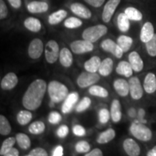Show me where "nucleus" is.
<instances>
[{
  "label": "nucleus",
  "mask_w": 156,
  "mask_h": 156,
  "mask_svg": "<svg viewBox=\"0 0 156 156\" xmlns=\"http://www.w3.org/2000/svg\"><path fill=\"white\" fill-rule=\"evenodd\" d=\"M148 54L151 56H156V34H154L149 41L145 43Z\"/></svg>",
  "instance_id": "58836bf2"
},
{
  "label": "nucleus",
  "mask_w": 156,
  "mask_h": 156,
  "mask_svg": "<svg viewBox=\"0 0 156 156\" xmlns=\"http://www.w3.org/2000/svg\"><path fill=\"white\" fill-rule=\"evenodd\" d=\"M16 142V138L12 137V136L6 139L5 141L3 142L2 145L1 146V149H0V155L5 156L7 152H8L12 147H13V146H14Z\"/></svg>",
  "instance_id": "f704fd0d"
},
{
  "label": "nucleus",
  "mask_w": 156,
  "mask_h": 156,
  "mask_svg": "<svg viewBox=\"0 0 156 156\" xmlns=\"http://www.w3.org/2000/svg\"><path fill=\"white\" fill-rule=\"evenodd\" d=\"M115 136H116V132H115L114 129H108L100 134V135L98 136L97 139V142L99 144L108 143V142H111L114 139Z\"/></svg>",
  "instance_id": "cd10ccee"
},
{
  "label": "nucleus",
  "mask_w": 156,
  "mask_h": 156,
  "mask_svg": "<svg viewBox=\"0 0 156 156\" xmlns=\"http://www.w3.org/2000/svg\"><path fill=\"white\" fill-rule=\"evenodd\" d=\"M73 131L74 134L78 136H83L84 135H85V133H86L85 128H84L83 126H82L81 125H78V124L74 126Z\"/></svg>",
  "instance_id": "de8ad7c7"
},
{
  "label": "nucleus",
  "mask_w": 156,
  "mask_h": 156,
  "mask_svg": "<svg viewBox=\"0 0 156 156\" xmlns=\"http://www.w3.org/2000/svg\"><path fill=\"white\" fill-rule=\"evenodd\" d=\"M8 15L7 7L3 0H0V19L3 20Z\"/></svg>",
  "instance_id": "a18cd8bd"
},
{
  "label": "nucleus",
  "mask_w": 156,
  "mask_h": 156,
  "mask_svg": "<svg viewBox=\"0 0 156 156\" xmlns=\"http://www.w3.org/2000/svg\"><path fill=\"white\" fill-rule=\"evenodd\" d=\"M33 118L32 113L29 111H20L17 115V122L19 123L20 125H26L29 122H30Z\"/></svg>",
  "instance_id": "7c9ffc66"
},
{
  "label": "nucleus",
  "mask_w": 156,
  "mask_h": 156,
  "mask_svg": "<svg viewBox=\"0 0 156 156\" xmlns=\"http://www.w3.org/2000/svg\"><path fill=\"white\" fill-rule=\"evenodd\" d=\"M70 9L74 14L84 19H90L92 16V13L87 7L80 3H73L70 6Z\"/></svg>",
  "instance_id": "2eb2a0df"
},
{
  "label": "nucleus",
  "mask_w": 156,
  "mask_h": 156,
  "mask_svg": "<svg viewBox=\"0 0 156 156\" xmlns=\"http://www.w3.org/2000/svg\"><path fill=\"white\" fill-rule=\"evenodd\" d=\"M130 132L134 137L143 142L151 140L153 135L151 130L143 124V123H140L138 121H135L130 126Z\"/></svg>",
  "instance_id": "20e7f679"
},
{
  "label": "nucleus",
  "mask_w": 156,
  "mask_h": 156,
  "mask_svg": "<svg viewBox=\"0 0 156 156\" xmlns=\"http://www.w3.org/2000/svg\"><path fill=\"white\" fill-rule=\"evenodd\" d=\"M133 40L131 37L127 36H120L117 39V44L124 52L128 51L131 48Z\"/></svg>",
  "instance_id": "c756f323"
},
{
  "label": "nucleus",
  "mask_w": 156,
  "mask_h": 156,
  "mask_svg": "<svg viewBox=\"0 0 156 156\" xmlns=\"http://www.w3.org/2000/svg\"><path fill=\"white\" fill-rule=\"evenodd\" d=\"M24 25L28 30L34 33L38 32L41 29V23L40 20L32 17H28L25 20Z\"/></svg>",
  "instance_id": "a878e982"
},
{
  "label": "nucleus",
  "mask_w": 156,
  "mask_h": 156,
  "mask_svg": "<svg viewBox=\"0 0 156 156\" xmlns=\"http://www.w3.org/2000/svg\"><path fill=\"white\" fill-rule=\"evenodd\" d=\"M46 87V83L44 80L38 79L33 82L23 95L22 101L23 106L30 111L38 108L41 105Z\"/></svg>",
  "instance_id": "f257e3e1"
},
{
  "label": "nucleus",
  "mask_w": 156,
  "mask_h": 156,
  "mask_svg": "<svg viewBox=\"0 0 156 156\" xmlns=\"http://www.w3.org/2000/svg\"><path fill=\"white\" fill-rule=\"evenodd\" d=\"M124 13L129 17V19L131 20L140 21L142 19V14L141 12L138 10L137 9L134 8V7H127L124 11Z\"/></svg>",
  "instance_id": "473e14b6"
},
{
  "label": "nucleus",
  "mask_w": 156,
  "mask_h": 156,
  "mask_svg": "<svg viewBox=\"0 0 156 156\" xmlns=\"http://www.w3.org/2000/svg\"><path fill=\"white\" fill-rule=\"evenodd\" d=\"M111 116L114 122L117 123L120 122L122 119V106L119 101L115 99L112 101V106H111Z\"/></svg>",
  "instance_id": "412c9836"
},
{
  "label": "nucleus",
  "mask_w": 156,
  "mask_h": 156,
  "mask_svg": "<svg viewBox=\"0 0 156 156\" xmlns=\"http://www.w3.org/2000/svg\"><path fill=\"white\" fill-rule=\"evenodd\" d=\"M103 153L98 148H95L92 151L90 152L89 153L85 154V156H102Z\"/></svg>",
  "instance_id": "3c124183"
},
{
  "label": "nucleus",
  "mask_w": 156,
  "mask_h": 156,
  "mask_svg": "<svg viewBox=\"0 0 156 156\" xmlns=\"http://www.w3.org/2000/svg\"><path fill=\"white\" fill-rule=\"evenodd\" d=\"M130 95L134 100H139L143 95V90L140 80L136 77H131L129 80Z\"/></svg>",
  "instance_id": "1a4fd4ad"
},
{
  "label": "nucleus",
  "mask_w": 156,
  "mask_h": 156,
  "mask_svg": "<svg viewBox=\"0 0 156 156\" xmlns=\"http://www.w3.org/2000/svg\"><path fill=\"white\" fill-rule=\"evenodd\" d=\"M70 48L75 54H82L92 51L94 46H93L92 42L83 39V40L75 41L71 43Z\"/></svg>",
  "instance_id": "0eeeda50"
},
{
  "label": "nucleus",
  "mask_w": 156,
  "mask_h": 156,
  "mask_svg": "<svg viewBox=\"0 0 156 156\" xmlns=\"http://www.w3.org/2000/svg\"><path fill=\"white\" fill-rule=\"evenodd\" d=\"M147 156H156V146L153 147L150 151L147 153Z\"/></svg>",
  "instance_id": "6e6d98bb"
},
{
  "label": "nucleus",
  "mask_w": 156,
  "mask_h": 156,
  "mask_svg": "<svg viewBox=\"0 0 156 156\" xmlns=\"http://www.w3.org/2000/svg\"><path fill=\"white\" fill-rule=\"evenodd\" d=\"M124 150L129 156H137L140 153V147L139 145L133 139L128 138L123 142Z\"/></svg>",
  "instance_id": "ddd939ff"
},
{
  "label": "nucleus",
  "mask_w": 156,
  "mask_h": 156,
  "mask_svg": "<svg viewBox=\"0 0 156 156\" xmlns=\"http://www.w3.org/2000/svg\"><path fill=\"white\" fill-rule=\"evenodd\" d=\"M48 153L44 148L36 147L32 150L30 153L28 154V156H47Z\"/></svg>",
  "instance_id": "c03bdc74"
},
{
  "label": "nucleus",
  "mask_w": 156,
  "mask_h": 156,
  "mask_svg": "<svg viewBox=\"0 0 156 156\" xmlns=\"http://www.w3.org/2000/svg\"><path fill=\"white\" fill-rule=\"evenodd\" d=\"M90 149V145L86 141H80L75 145V150L79 153H86Z\"/></svg>",
  "instance_id": "a19ab883"
},
{
  "label": "nucleus",
  "mask_w": 156,
  "mask_h": 156,
  "mask_svg": "<svg viewBox=\"0 0 156 156\" xmlns=\"http://www.w3.org/2000/svg\"><path fill=\"white\" fill-rule=\"evenodd\" d=\"M89 93L93 96H97L100 98H106L108 95V92L104 87L99 86V85H93L90 87Z\"/></svg>",
  "instance_id": "2f4dec72"
},
{
  "label": "nucleus",
  "mask_w": 156,
  "mask_h": 156,
  "mask_svg": "<svg viewBox=\"0 0 156 156\" xmlns=\"http://www.w3.org/2000/svg\"><path fill=\"white\" fill-rule=\"evenodd\" d=\"M63 152L64 149L63 147L61 145H58L54 148L53 151V153H52V155L53 156H62L63 155Z\"/></svg>",
  "instance_id": "8fccbe9b"
},
{
  "label": "nucleus",
  "mask_w": 156,
  "mask_h": 156,
  "mask_svg": "<svg viewBox=\"0 0 156 156\" xmlns=\"http://www.w3.org/2000/svg\"><path fill=\"white\" fill-rule=\"evenodd\" d=\"M154 27L150 22L145 23L143 25L140 32V40L143 43L149 41L154 36Z\"/></svg>",
  "instance_id": "a211bd4d"
},
{
  "label": "nucleus",
  "mask_w": 156,
  "mask_h": 156,
  "mask_svg": "<svg viewBox=\"0 0 156 156\" xmlns=\"http://www.w3.org/2000/svg\"><path fill=\"white\" fill-rule=\"evenodd\" d=\"M62 116L57 112H52L48 115V121L51 124H57L61 122Z\"/></svg>",
  "instance_id": "37998d69"
},
{
  "label": "nucleus",
  "mask_w": 156,
  "mask_h": 156,
  "mask_svg": "<svg viewBox=\"0 0 156 156\" xmlns=\"http://www.w3.org/2000/svg\"><path fill=\"white\" fill-rule=\"evenodd\" d=\"M133 69L129 62L126 61L120 62L117 65L116 72L119 75H123L126 77H130L133 74Z\"/></svg>",
  "instance_id": "4be33fe9"
},
{
  "label": "nucleus",
  "mask_w": 156,
  "mask_h": 156,
  "mask_svg": "<svg viewBox=\"0 0 156 156\" xmlns=\"http://www.w3.org/2000/svg\"><path fill=\"white\" fill-rule=\"evenodd\" d=\"M91 105V100L88 97H85L83 98L82 100L80 101V103H78L77 106H76V112L78 113L83 112L84 111H85Z\"/></svg>",
  "instance_id": "ea45409f"
},
{
  "label": "nucleus",
  "mask_w": 156,
  "mask_h": 156,
  "mask_svg": "<svg viewBox=\"0 0 156 156\" xmlns=\"http://www.w3.org/2000/svg\"><path fill=\"white\" fill-rule=\"evenodd\" d=\"M11 126L9 121L5 116H0V134L2 135H8L11 132Z\"/></svg>",
  "instance_id": "c9c22d12"
},
{
  "label": "nucleus",
  "mask_w": 156,
  "mask_h": 156,
  "mask_svg": "<svg viewBox=\"0 0 156 156\" xmlns=\"http://www.w3.org/2000/svg\"><path fill=\"white\" fill-rule=\"evenodd\" d=\"M120 2L121 0H108L103 10L102 19L103 22H110L113 15L114 14L115 10L120 4Z\"/></svg>",
  "instance_id": "9b49d317"
},
{
  "label": "nucleus",
  "mask_w": 156,
  "mask_h": 156,
  "mask_svg": "<svg viewBox=\"0 0 156 156\" xmlns=\"http://www.w3.org/2000/svg\"><path fill=\"white\" fill-rule=\"evenodd\" d=\"M12 7L18 9L21 6V0H7Z\"/></svg>",
  "instance_id": "603ef678"
},
{
  "label": "nucleus",
  "mask_w": 156,
  "mask_h": 156,
  "mask_svg": "<svg viewBox=\"0 0 156 156\" xmlns=\"http://www.w3.org/2000/svg\"><path fill=\"white\" fill-rule=\"evenodd\" d=\"M114 87L116 92L120 96L126 97L129 93V82L124 79H117L114 81Z\"/></svg>",
  "instance_id": "f3484780"
},
{
  "label": "nucleus",
  "mask_w": 156,
  "mask_h": 156,
  "mask_svg": "<svg viewBox=\"0 0 156 156\" xmlns=\"http://www.w3.org/2000/svg\"><path fill=\"white\" fill-rule=\"evenodd\" d=\"M146 93L151 94L156 91V77L153 73H148L145 78L143 84Z\"/></svg>",
  "instance_id": "aec40b11"
},
{
  "label": "nucleus",
  "mask_w": 156,
  "mask_h": 156,
  "mask_svg": "<svg viewBox=\"0 0 156 156\" xmlns=\"http://www.w3.org/2000/svg\"><path fill=\"white\" fill-rule=\"evenodd\" d=\"M18 83V78L14 73L7 74L1 81V88L5 90H9L13 89Z\"/></svg>",
  "instance_id": "4468645a"
},
{
  "label": "nucleus",
  "mask_w": 156,
  "mask_h": 156,
  "mask_svg": "<svg viewBox=\"0 0 156 156\" xmlns=\"http://www.w3.org/2000/svg\"><path fill=\"white\" fill-rule=\"evenodd\" d=\"M44 51V44L41 40L35 38L30 43L28 47V55L33 59H37L42 55Z\"/></svg>",
  "instance_id": "9d476101"
},
{
  "label": "nucleus",
  "mask_w": 156,
  "mask_h": 156,
  "mask_svg": "<svg viewBox=\"0 0 156 156\" xmlns=\"http://www.w3.org/2000/svg\"><path fill=\"white\" fill-rule=\"evenodd\" d=\"M59 62L60 64L64 67H69L73 64V54L67 48H63L60 51Z\"/></svg>",
  "instance_id": "5701e85b"
},
{
  "label": "nucleus",
  "mask_w": 156,
  "mask_h": 156,
  "mask_svg": "<svg viewBox=\"0 0 156 156\" xmlns=\"http://www.w3.org/2000/svg\"><path fill=\"white\" fill-rule=\"evenodd\" d=\"M68 133H69V127L67 125L60 126L57 129V132H56L58 136L60 138L65 137Z\"/></svg>",
  "instance_id": "49530a36"
},
{
  "label": "nucleus",
  "mask_w": 156,
  "mask_h": 156,
  "mask_svg": "<svg viewBox=\"0 0 156 156\" xmlns=\"http://www.w3.org/2000/svg\"><path fill=\"white\" fill-rule=\"evenodd\" d=\"M100 80V76L96 73H90V72H85L82 73L77 77V83L81 88L89 87L93 84L96 83Z\"/></svg>",
  "instance_id": "423d86ee"
},
{
  "label": "nucleus",
  "mask_w": 156,
  "mask_h": 156,
  "mask_svg": "<svg viewBox=\"0 0 156 156\" xmlns=\"http://www.w3.org/2000/svg\"><path fill=\"white\" fill-rule=\"evenodd\" d=\"M101 47L105 51L110 52L118 58H122L123 53H124L123 50L119 46L118 44H116L112 39H105L104 41H103L101 44Z\"/></svg>",
  "instance_id": "6e6552de"
},
{
  "label": "nucleus",
  "mask_w": 156,
  "mask_h": 156,
  "mask_svg": "<svg viewBox=\"0 0 156 156\" xmlns=\"http://www.w3.org/2000/svg\"><path fill=\"white\" fill-rule=\"evenodd\" d=\"M129 62L131 64L132 69L136 73H140L143 69L144 63L139 54L136 51H132L129 55Z\"/></svg>",
  "instance_id": "dca6fc26"
},
{
  "label": "nucleus",
  "mask_w": 156,
  "mask_h": 156,
  "mask_svg": "<svg viewBox=\"0 0 156 156\" xmlns=\"http://www.w3.org/2000/svg\"><path fill=\"white\" fill-rule=\"evenodd\" d=\"M59 47L55 41H48L45 47V57L48 63L53 64L59 58Z\"/></svg>",
  "instance_id": "39448f33"
},
{
  "label": "nucleus",
  "mask_w": 156,
  "mask_h": 156,
  "mask_svg": "<svg viewBox=\"0 0 156 156\" xmlns=\"http://www.w3.org/2000/svg\"><path fill=\"white\" fill-rule=\"evenodd\" d=\"M16 140L18 145L23 150H27L30 147V140L28 135L23 133H18L16 135Z\"/></svg>",
  "instance_id": "72a5a7b5"
},
{
  "label": "nucleus",
  "mask_w": 156,
  "mask_h": 156,
  "mask_svg": "<svg viewBox=\"0 0 156 156\" xmlns=\"http://www.w3.org/2000/svg\"><path fill=\"white\" fill-rule=\"evenodd\" d=\"M54 102H53V101H51V103H50V106H51V107H53L54 106Z\"/></svg>",
  "instance_id": "13d9d810"
},
{
  "label": "nucleus",
  "mask_w": 156,
  "mask_h": 156,
  "mask_svg": "<svg viewBox=\"0 0 156 156\" xmlns=\"http://www.w3.org/2000/svg\"><path fill=\"white\" fill-rule=\"evenodd\" d=\"M27 8L30 12L36 14V13H43L47 11L48 9V5L45 2L34 1L28 4Z\"/></svg>",
  "instance_id": "6ab92c4d"
},
{
  "label": "nucleus",
  "mask_w": 156,
  "mask_h": 156,
  "mask_svg": "<svg viewBox=\"0 0 156 156\" xmlns=\"http://www.w3.org/2000/svg\"><path fill=\"white\" fill-rule=\"evenodd\" d=\"M93 7H100L104 3L105 0H84Z\"/></svg>",
  "instance_id": "09e8293b"
},
{
  "label": "nucleus",
  "mask_w": 156,
  "mask_h": 156,
  "mask_svg": "<svg viewBox=\"0 0 156 156\" xmlns=\"http://www.w3.org/2000/svg\"><path fill=\"white\" fill-rule=\"evenodd\" d=\"M111 113L108 112V109L102 108L101 109L98 114L99 121L101 124H106L108 122L109 118H110Z\"/></svg>",
  "instance_id": "79ce46f5"
},
{
  "label": "nucleus",
  "mask_w": 156,
  "mask_h": 156,
  "mask_svg": "<svg viewBox=\"0 0 156 156\" xmlns=\"http://www.w3.org/2000/svg\"><path fill=\"white\" fill-rule=\"evenodd\" d=\"M101 63V60L98 56H93L90 59L85 62L84 67L86 71L90 72V73H96L98 71L99 67H100Z\"/></svg>",
  "instance_id": "393cba45"
},
{
  "label": "nucleus",
  "mask_w": 156,
  "mask_h": 156,
  "mask_svg": "<svg viewBox=\"0 0 156 156\" xmlns=\"http://www.w3.org/2000/svg\"><path fill=\"white\" fill-rule=\"evenodd\" d=\"M114 67V62L111 58H106L101 62L98 72L103 77H107L112 73Z\"/></svg>",
  "instance_id": "b1692460"
},
{
  "label": "nucleus",
  "mask_w": 156,
  "mask_h": 156,
  "mask_svg": "<svg viewBox=\"0 0 156 156\" xmlns=\"http://www.w3.org/2000/svg\"><path fill=\"white\" fill-rule=\"evenodd\" d=\"M83 25V22L80 19L75 17H71L64 21V26L67 28L73 29L80 27Z\"/></svg>",
  "instance_id": "4c0bfd02"
},
{
  "label": "nucleus",
  "mask_w": 156,
  "mask_h": 156,
  "mask_svg": "<svg viewBox=\"0 0 156 156\" xmlns=\"http://www.w3.org/2000/svg\"><path fill=\"white\" fill-rule=\"evenodd\" d=\"M79 99V94L77 92H73L69 93L64 100V102L62 105V112L64 114H69L72 112L76 103Z\"/></svg>",
  "instance_id": "f8f14e48"
},
{
  "label": "nucleus",
  "mask_w": 156,
  "mask_h": 156,
  "mask_svg": "<svg viewBox=\"0 0 156 156\" xmlns=\"http://www.w3.org/2000/svg\"><path fill=\"white\" fill-rule=\"evenodd\" d=\"M67 12L64 9H59V10L54 12L48 16V21L50 25H54L61 23L63 20L67 17Z\"/></svg>",
  "instance_id": "bb28decb"
},
{
  "label": "nucleus",
  "mask_w": 156,
  "mask_h": 156,
  "mask_svg": "<svg viewBox=\"0 0 156 156\" xmlns=\"http://www.w3.org/2000/svg\"><path fill=\"white\" fill-rule=\"evenodd\" d=\"M108 32V28L103 25H97L89 27L83 33V38L92 43L96 42Z\"/></svg>",
  "instance_id": "7ed1b4c3"
},
{
  "label": "nucleus",
  "mask_w": 156,
  "mask_h": 156,
  "mask_svg": "<svg viewBox=\"0 0 156 156\" xmlns=\"http://www.w3.org/2000/svg\"><path fill=\"white\" fill-rule=\"evenodd\" d=\"M145 110L142 108H140L139 110V112H138V116H139L140 119L142 121L143 119L144 116H145Z\"/></svg>",
  "instance_id": "5fc2aeb1"
},
{
  "label": "nucleus",
  "mask_w": 156,
  "mask_h": 156,
  "mask_svg": "<svg viewBox=\"0 0 156 156\" xmlns=\"http://www.w3.org/2000/svg\"><path fill=\"white\" fill-rule=\"evenodd\" d=\"M18 155H19V151L15 147H12L5 155V156H18Z\"/></svg>",
  "instance_id": "864d4df0"
},
{
  "label": "nucleus",
  "mask_w": 156,
  "mask_h": 156,
  "mask_svg": "<svg viewBox=\"0 0 156 156\" xmlns=\"http://www.w3.org/2000/svg\"><path fill=\"white\" fill-rule=\"evenodd\" d=\"M48 93L51 101L60 103L64 101L69 95L68 88L64 84L58 81H51L48 85Z\"/></svg>",
  "instance_id": "f03ea898"
},
{
  "label": "nucleus",
  "mask_w": 156,
  "mask_h": 156,
  "mask_svg": "<svg viewBox=\"0 0 156 156\" xmlns=\"http://www.w3.org/2000/svg\"><path fill=\"white\" fill-rule=\"evenodd\" d=\"M117 25L118 28L122 32H127L129 29V19L125 13H120L117 17Z\"/></svg>",
  "instance_id": "c85d7f7f"
},
{
  "label": "nucleus",
  "mask_w": 156,
  "mask_h": 156,
  "mask_svg": "<svg viewBox=\"0 0 156 156\" xmlns=\"http://www.w3.org/2000/svg\"><path fill=\"white\" fill-rule=\"evenodd\" d=\"M129 116L131 117H134L136 116V112L134 108H130L129 110Z\"/></svg>",
  "instance_id": "4d7b16f0"
},
{
  "label": "nucleus",
  "mask_w": 156,
  "mask_h": 156,
  "mask_svg": "<svg viewBox=\"0 0 156 156\" xmlns=\"http://www.w3.org/2000/svg\"><path fill=\"white\" fill-rule=\"evenodd\" d=\"M45 124L44 122L41 121H36V122H33L32 124L29 126L28 130L30 133L33 134H40L44 132Z\"/></svg>",
  "instance_id": "e433bc0d"
}]
</instances>
